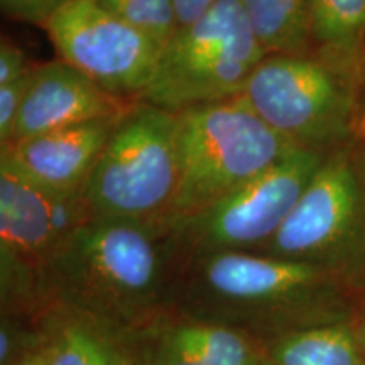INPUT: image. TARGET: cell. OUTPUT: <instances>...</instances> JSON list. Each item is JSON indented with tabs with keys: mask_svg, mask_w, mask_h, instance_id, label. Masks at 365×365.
<instances>
[{
	"mask_svg": "<svg viewBox=\"0 0 365 365\" xmlns=\"http://www.w3.org/2000/svg\"><path fill=\"white\" fill-rule=\"evenodd\" d=\"M339 277L259 252L181 257L171 304L267 344L309 327L349 322Z\"/></svg>",
	"mask_w": 365,
	"mask_h": 365,
	"instance_id": "6da1fadb",
	"label": "cell"
},
{
	"mask_svg": "<svg viewBox=\"0 0 365 365\" xmlns=\"http://www.w3.org/2000/svg\"><path fill=\"white\" fill-rule=\"evenodd\" d=\"M180 262L168 220L91 217L44 267L46 304H68L127 330L170 307Z\"/></svg>",
	"mask_w": 365,
	"mask_h": 365,
	"instance_id": "7a4b0ae2",
	"label": "cell"
},
{
	"mask_svg": "<svg viewBox=\"0 0 365 365\" xmlns=\"http://www.w3.org/2000/svg\"><path fill=\"white\" fill-rule=\"evenodd\" d=\"M296 148L239 97L180 112L178 190L170 218L207 208Z\"/></svg>",
	"mask_w": 365,
	"mask_h": 365,
	"instance_id": "3957f363",
	"label": "cell"
},
{
	"mask_svg": "<svg viewBox=\"0 0 365 365\" xmlns=\"http://www.w3.org/2000/svg\"><path fill=\"white\" fill-rule=\"evenodd\" d=\"M266 56L239 0H218L178 27L139 100L173 113L227 102L239 97Z\"/></svg>",
	"mask_w": 365,
	"mask_h": 365,
	"instance_id": "277c9868",
	"label": "cell"
},
{
	"mask_svg": "<svg viewBox=\"0 0 365 365\" xmlns=\"http://www.w3.org/2000/svg\"><path fill=\"white\" fill-rule=\"evenodd\" d=\"M178 113L134 100L86 181L91 217L161 222L178 190Z\"/></svg>",
	"mask_w": 365,
	"mask_h": 365,
	"instance_id": "5b68a950",
	"label": "cell"
},
{
	"mask_svg": "<svg viewBox=\"0 0 365 365\" xmlns=\"http://www.w3.org/2000/svg\"><path fill=\"white\" fill-rule=\"evenodd\" d=\"M91 218L83 193H59L0 164V314L46 307L43 272Z\"/></svg>",
	"mask_w": 365,
	"mask_h": 365,
	"instance_id": "8992f818",
	"label": "cell"
},
{
	"mask_svg": "<svg viewBox=\"0 0 365 365\" xmlns=\"http://www.w3.org/2000/svg\"><path fill=\"white\" fill-rule=\"evenodd\" d=\"M327 156L325 150L296 148L207 208L168 218L181 257L262 250L284 225Z\"/></svg>",
	"mask_w": 365,
	"mask_h": 365,
	"instance_id": "52a82bcc",
	"label": "cell"
},
{
	"mask_svg": "<svg viewBox=\"0 0 365 365\" xmlns=\"http://www.w3.org/2000/svg\"><path fill=\"white\" fill-rule=\"evenodd\" d=\"M259 254L307 262L340 279L365 264V193L349 154L327 156L284 225Z\"/></svg>",
	"mask_w": 365,
	"mask_h": 365,
	"instance_id": "ba28073f",
	"label": "cell"
},
{
	"mask_svg": "<svg viewBox=\"0 0 365 365\" xmlns=\"http://www.w3.org/2000/svg\"><path fill=\"white\" fill-rule=\"evenodd\" d=\"M239 98L298 148L323 150L349 132V90L330 66L304 54H267Z\"/></svg>",
	"mask_w": 365,
	"mask_h": 365,
	"instance_id": "9c48e42d",
	"label": "cell"
},
{
	"mask_svg": "<svg viewBox=\"0 0 365 365\" xmlns=\"http://www.w3.org/2000/svg\"><path fill=\"white\" fill-rule=\"evenodd\" d=\"M44 29L61 61L115 97L139 100L153 80L161 48L95 0H71Z\"/></svg>",
	"mask_w": 365,
	"mask_h": 365,
	"instance_id": "30bf717a",
	"label": "cell"
},
{
	"mask_svg": "<svg viewBox=\"0 0 365 365\" xmlns=\"http://www.w3.org/2000/svg\"><path fill=\"white\" fill-rule=\"evenodd\" d=\"M120 335L134 365H271L261 340L175 307Z\"/></svg>",
	"mask_w": 365,
	"mask_h": 365,
	"instance_id": "8fae6325",
	"label": "cell"
},
{
	"mask_svg": "<svg viewBox=\"0 0 365 365\" xmlns=\"http://www.w3.org/2000/svg\"><path fill=\"white\" fill-rule=\"evenodd\" d=\"M122 113L46 132L0 149V164L59 193H83Z\"/></svg>",
	"mask_w": 365,
	"mask_h": 365,
	"instance_id": "7c38bea8",
	"label": "cell"
},
{
	"mask_svg": "<svg viewBox=\"0 0 365 365\" xmlns=\"http://www.w3.org/2000/svg\"><path fill=\"white\" fill-rule=\"evenodd\" d=\"M130 103L100 88L61 59L38 65L11 144L83 122L117 117Z\"/></svg>",
	"mask_w": 365,
	"mask_h": 365,
	"instance_id": "4fadbf2b",
	"label": "cell"
},
{
	"mask_svg": "<svg viewBox=\"0 0 365 365\" xmlns=\"http://www.w3.org/2000/svg\"><path fill=\"white\" fill-rule=\"evenodd\" d=\"M46 365H134L120 330L63 303L36 314Z\"/></svg>",
	"mask_w": 365,
	"mask_h": 365,
	"instance_id": "5bb4252c",
	"label": "cell"
},
{
	"mask_svg": "<svg viewBox=\"0 0 365 365\" xmlns=\"http://www.w3.org/2000/svg\"><path fill=\"white\" fill-rule=\"evenodd\" d=\"M264 345L271 365H365L354 319L291 331Z\"/></svg>",
	"mask_w": 365,
	"mask_h": 365,
	"instance_id": "9a60e30c",
	"label": "cell"
},
{
	"mask_svg": "<svg viewBox=\"0 0 365 365\" xmlns=\"http://www.w3.org/2000/svg\"><path fill=\"white\" fill-rule=\"evenodd\" d=\"M267 54H303L309 43V0H239Z\"/></svg>",
	"mask_w": 365,
	"mask_h": 365,
	"instance_id": "2e32d148",
	"label": "cell"
},
{
	"mask_svg": "<svg viewBox=\"0 0 365 365\" xmlns=\"http://www.w3.org/2000/svg\"><path fill=\"white\" fill-rule=\"evenodd\" d=\"M309 41L352 58L365 43V0H309Z\"/></svg>",
	"mask_w": 365,
	"mask_h": 365,
	"instance_id": "e0dca14e",
	"label": "cell"
},
{
	"mask_svg": "<svg viewBox=\"0 0 365 365\" xmlns=\"http://www.w3.org/2000/svg\"><path fill=\"white\" fill-rule=\"evenodd\" d=\"M95 2L113 16L143 31L161 49L180 27L173 0H95Z\"/></svg>",
	"mask_w": 365,
	"mask_h": 365,
	"instance_id": "ac0fdd59",
	"label": "cell"
},
{
	"mask_svg": "<svg viewBox=\"0 0 365 365\" xmlns=\"http://www.w3.org/2000/svg\"><path fill=\"white\" fill-rule=\"evenodd\" d=\"M43 352L38 317L0 314V365H19Z\"/></svg>",
	"mask_w": 365,
	"mask_h": 365,
	"instance_id": "d6986e66",
	"label": "cell"
},
{
	"mask_svg": "<svg viewBox=\"0 0 365 365\" xmlns=\"http://www.w3.org/2000/svg\"><path fill=\"white\" fill-rule=\"evenodd\" d=\"M34 70L29 75L22 76L21 80L0 86V148L11 144L22 105L29 93L31 83H33Z\"/></svg>",
	"mask_w": 365,
	"mask_h": 365,
	"instance_id": "ffe728a7",
	"label": "cell"
},
{
	"mask_svg": "<svg viewBox=\"0 0 365 365\" xmlns=\"http://www.w3.org/2000/svg\"><path fill=\"white\" fill-rule=\"evenodd\" d=\"M71 0H0L2 12L11 19L46 26Z\"/></svg>",
	"mask_w": 365,
	"mask_h": 365,
	"instance_id": "44dd1931",
	"label": "cell"
},
{
	"mask_svg": "<svg viewBox=\"0 0 365 365\" xmlns=\"http://www.w3.org/2000/svg\"><path fill=\"white\" fill-rule=\"evenodd\" d=\"M36 68L27 59L24 49L11 39L4 38L0 44V86L21 80Z\"/></svg>",
	"mask_w": 365,
	"mask_h": 365,
	"instance_id": "7402d4cb",
	"label": "cell"
},
{
	"mask_svg": "<svg viewBox=\"0 0 365 365\" xmlns=\"http://www.w3.org/2000/svg\"><path fill=\"white\" fill-rule=\"evenodd\" d=\"M176 9L178 24L186 26L203 16L210 7L215 6L218 0H173Z\"/></svg>",
	"mask_w": 365,
	"mask_h": 365,
	"instance_id": "603a6c76",
	"label": "cell"
},
{
	"mask_svg": "<svg viewBox=\"0 0 365 365\" xmlns=\"http://www.w3.org/2000/svg\"><path fill=\"white\" fill-rule=\"evenodd\" d=\"M19 365H46V359H44L43 352H39V354L33 355V357L24 360V362L19 364Z\"/></svg>",
	"mask_w": 365,
	"mask_h": 365,
	"instance_id": "cb8c5ba5",
	"label": "cell"
},
{
	"mask_svg": "<svg viewBox=\"0 0 365 365\" xmlns=\"http://www.w3.org/2000/svg\"><path fill=\"white\" fill-rule=\"evenodd\" d=\"M355 325H357V328H359V333H360V339H362L364 345H365V323H364V325H359V323L355 322Z\"/></svg>",
	"mask_w": 365,
	"mask_h": 365,
	"instance_id": "d4e9b609",
	"label": "cell"
},
{
	"mask_svg": "<svg viewBox=\"0 0 365 365\" xmlns=\"http://www.w3.org/2000/svg\"><path fill=\"white\" fill-rule=\"evenodd\" d=\"M364 127H365V112H364Z\"/></svg>",
	"mask_w": 365,
	"mask_h": 365,
	"instance_id": "484cf974",
	"label": "cell"
}]
</instances>
